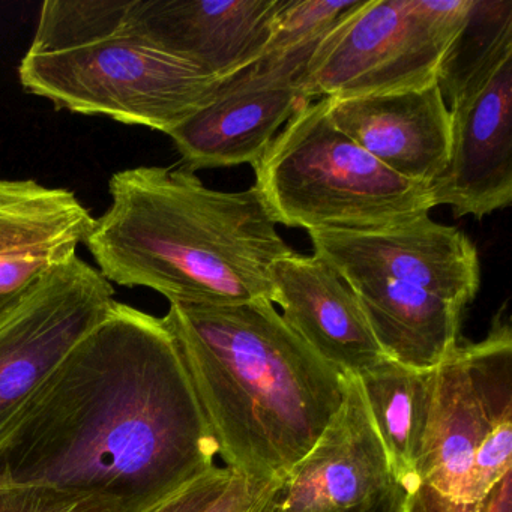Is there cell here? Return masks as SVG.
<instances>
[{
  "mask_svg": "<svg viewBox=\"0 0 512 512\" xmlns=\"http://www.w3.org/2000/svg\"><path fill=\"white\" fill-rule=\"evenodd\" d=\"M110 205L85 245L110 283L170 304L271 301V269L292 253L256 187L218 191L194 172L140 166L109 181Z\"/></svg>",
  "mask_w": 512,
  "mask_h": 512,
  "instance_id": "3",
  "label": "cell"
},
{
  "mask_svg": "<svg viewBox=\"0 0 512 512\" xmlns=\"http://www.w3.org/2000/svg\"><path fill=\"white\" fill-rule=\"evenodd\" d=\"M277 512V511H275ZM340 512H404V490L401 485L394 484L373 499L367 500L355 508Z\"/></svg>",
  "mask_w": 512,
  "mask_h": 512,
  "instance_id": "24",
  "label": "cell"
},
{
  "mask_svg": "<svg viewBox=\"0 0 512 512\" xmlns=\"http://www.w3.org/2000/svg\"><path fill=\"white\" fill-rule=\"evenodd\" d=\"M386 358L418 370L437 367L458 344L464 308L395 281L350 287Z\"/></svg>",
  "mask_w": 512,
  "mask_h": 512,
  "instance_id": "17",
  "label": "cell"
},
{
  "mask_svg": "<svg viewBox=\"0 0 512 512\" xmlns=\"http://www.w3.org/2000/svg\"><path fill=\"white\" fill-rule=\"evenodd\" d=\"M0 512H130L101 494L46 484H0Z\"/></svg>",
  "mask_w": 512,
  "mask_h": 512,
  "instance_id": "21",
  "label": "cell"
},
{
  "mask_svg": "<svg viewBox=\"0 0 512 512\" xmlns=\"http://www.w3.org/2000/svg\"><path fill=\"white\" fill-rule=\"evenodd\" d=\"M94 221L67 188L0 179V295H16L73 260Z\"/></svg>",
  "mask_w": 512,
  "mask_h": 512,
  "instance_id": "16",
  "label": "cell"
},
{
  "mask_svg": "<svg viewBox=\"0 0 512 512\" xmlns=\"http://www.w3.org/2000/svg\"><path fill=\"white\" fill-rule=\"evenodd\" d=\"M284 0H128L133 25L164 52L227 79L265 53Z\"/></svg>",
  "mask_w": 512,
  "mask_h": 512,
  "instance_id": "12",
  "label": "cell"
},
{
  "mask_svg": "<svg viewBox=\"0 0 512 512\" xmlns=\"http://www.w3.org/2000/svg\"><path fill=\"white\" fill-rule=\"evenodd\" d=\"M397 484L358 374H343L340 406L281 482L277 512H340Z\"/></svg>",
  "mask_w": 512,
  "mask_h": 512,
  "instance_id": "11",
  "label": "cell"
},
{
  "mask_svg": "<svg viewBox=\"0 0 512 512\" xmlns=\"http://www.w3.org/2000/svg\"><path fill=\"white\" fill-rule=\"evenodd\" d=\"M175 337L224 466L283 481L340 406L343 374L269 299L170 304Z\"/></svg>",
  "mask_w": 512,
  "mask_h": 512,
  "instance_id": "2",
  "label": "cell"
},
{
  "mask_svg": "<svg viewBox=\"0 0 512 512\" xmlns=\"http://www.w3.org/2000/svg\"><path fill=\"white\" fill-rule=\"evenodd\" d=\"M253 169L275 224L307 232L383 229L436 208L431 185L397 175L338 130L326 98L302 103Z\"/></svg>",
  "mask_w": 512,
  "mask_h": 512,
  "instance_id": "6",
  "label": "cell"
},
{
  "mask_svg": "<svg viewBox=\"0 0 512 512\" xmlns=\"http://www.w3.org/2000/svg\"><path fill=\"white\" fill-rule=\"evenodd\" d=\"M314 256L352 287L395 281L466 308L481 287L478 250L455 227L428 215L362 232H308Z\"/></svg>",
  "mask_w": 512,
  "mask_h": 512,
  "instance_id": "10",
  "label": "cell"
},
{
  "mask_svg": "<svg viewBox=\"0 0 512 512\" xmlns=\"http://www.w3.org/2000/svg\"><path fill=\"white\" fill-rule=\"evenodd\" d=\"M271 286V302L287 325L341 374L362 373L386 358L355 293L320 257H281Z\"/></svg>",
  "mask_w": 512,
  "mask_h": 512,
  "instance_id": "15",
  "label": "cell"
},
{
  "mask_svg": "<svg viewBox=\"0 0 512 512\" xmlns=\"http://www.w3.org/2000/svg\"><path fill=\"white\" fill-rule=\"evenodd\" d=\"M359 0H284L266 52H283L322 40Z\"/></svg>",
  "mask_w": 512,
  "mask_h": 512,
  "instance_id": "20",
  "label": "cell"
},
{
  "mask_svg": "<svg viewBox=\"0 0 512 512\" xmlns=\"http://www.w3.org/2000/svg\"><path fill=\"white\" fill-rule=\"evenodd\" d=\"M395 482L415 473L433 401L434 368L418 370L385 358L358 374Z\"/></svg>",
  "mask_w": 512,
  "mask_h": 512,
  "instance_id": "18",
  "label": "cell"
},
{
  "mask_svg": "<svg viewBox=\"0 0 512 512\" xmlns=\"http://www.w3.org/2000/svg\"><path fill=\"white\" fill-rule=\"evenodd\" d=\"M487 512H512V472L500 482Z\"/></svg>",
  "mask_w": 512,
  "mask_h": 512,
  "instance_id": "25",
  "label": "cell"
},
{
  "mask_svg": "<svg viewBox=\"0 0 512 512\" xmlns=\"http://www.w3.org/2000/svg\"><path fill=\"white\" fill-rule=\"evenodd\" d=\"M19 80L56 110L169 134L224 79L155 46L128 17V0H47Z\"/></svg>",
  "mask_w": 512,
  "mask_h": 512,
  "instance_id": "4",
  "label": "cell"
},
{
  "mask_svg": "<svg viewBox=\"0 0 512 512\" xmlns=\"http://www.w3.org/2000/svg\"><path fill=\"white\" fill-rule=\"evenodd\" d=\"M244 473L227 466H215L169 499L145 512H208Z\"/></svg>",
  "mask_w": 512,
  "mask_h": 512,
  "instance_id": "22",
  "label": "cell"
},
{
  "mask_svg": "<svg viewBox=\"0 0 512 512\" xmlns=\"http://www.w3.org/2000/svg\"><path fill=\"white\" fill-rule=\"evenodd\" d=\"M472 0H359L317 44L299 80L305 101L434 85Z\"/></svg>",
  "mask_w": 512,
  "mask_h": 512,
  "instance_id": "7",
  "label": "cell"
},
{
  "mask_svg": "<svg viewBox=\"0 0 512 512\" xmlns=\"http://www.w3.org/2000/svg\"><path fill=\"white\" fill-rule=\"evenodd\" d=\"M116 302L112 283L79 256L19 293L0 316V436Z\"/></svg>",
  "mask_w": 512,
  "mask_h": 512,
  "instance_id": "8",
  "label": "cell"
},
{
  "mask_svg": "<svg viewBox=\"0 0 512 512\" xmlns=\"http://www.w3.org/2000/svg\"><path fill=\"white\" fill-rule=\"evenodd\" d=\"M326 100L338 130L392 172L427 185H433L445 172L451 148V113L437 83Z\"/></svg>",
  "mask_w": 512,
  "mask_h": 512,
  "instance_id": "14",
  "label": "cell"
},
{
  "mask_svg": "<svg viewBox=\"0 0 512 512\" xmlns=\"http://www.w3.org/2000/svg\"><path fill=\"white\" fill-rule=\"evenodd\" d=\"M512 472V331L502 313L478 343L434 367L433 401L404 512H487Z\"/></svg>",
  "mask_w": 512,
  "mask_h": 512,
  "instance_id": "5",
  "label": "cell"
},
{
  "mask_svg": "<svg viewBox=\"0 0 512 512\" xmlns=\"http://www.w3.org/2000/svg\"><path fill=\"white\" fill-rule=\"evenodd\" d=\"M512 58L511 0H472L469 16L443 56L437 88L448 109L482 88Z\"/></svg>",
  "mask_w": 512,
  "mask_h": 512,
  "instance_id": "19",
  "label": "cell"
},
{
  "mask_svg": "<svg viewBox=\"0 0 512 512\" xmlns=\"http://www.w3.org/2000/svg\"><path fill=\"white\" fill-rule=\"evenodd\" d=\"M280 479H257L241 475L226 496L208 512H275Z\"/></svg>",
  "mask_w": 512,
  "mask_h": 512,
  "instance_id": "23",
  "label": "cell"
},
{
  "mask_svg": "<svg viewBox=\"0 0 512 512\" xmlns=\"http://www.w3.org/2000/svg\"><path fill=\"white\" fill-rule=\"evenodd\" d=\"M448 166L431 185L434 205L481 218L512 202V58L475 94L449 109Z\"/></svg>",
  "mask_w": 512,
  "mask_h": 512,
  "instance_id": "13",
  "label": "cell"
},
{
  "mask_svg": "<svg viewBox=\"0 0 512 512\" xmlns=\"http://www.w3.org/2000/svg\"><path fill=\"white\" fill-rule=\"evenodd\" d=\"M17 296H19V293H16V295H0V316H2V314L10 308V305L16 301Z\"/></svg>",
  "mask_w": 512,
  "mask_h": 512,
  "instance_id": "26",
  "label": "cell"
},
{
  "mask_svg": "<svg viewBox=\"0 0 512 512\" xmlns=\"http://www.w3.org/2000/svg\"><path fill=\"white\" fill-rule=\"evenodd\" d=\"M217 455L163 317L116 302L0 436V484L56 485L145 512Z\"/></svg>",
  "mask_w": 512,
  "mask_h": 512,
  "instance_id": "1",
  "label": "cell"
},
{
  "mask_svg": "<svg viewBox=\"0 0 512 512\" xmlns=\"http://www.w3.org/2000/svg\"><path fill=\"white\" fill-rule=\"evenodd\" d=\"M319 43L263 53L224 79L203 109L167 134L187 169L253 166L305 103L299 80Z\"/></svg>",
  "mask_w": 512,
  "mask_h": 512,
  "instance_id": "9",
  "label": "cell"
}]
</instances>
